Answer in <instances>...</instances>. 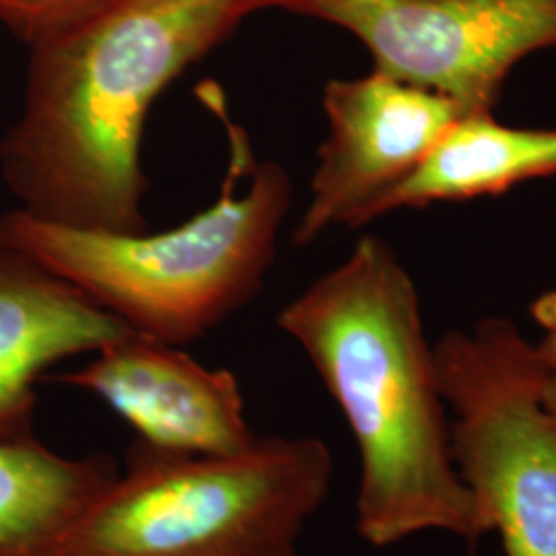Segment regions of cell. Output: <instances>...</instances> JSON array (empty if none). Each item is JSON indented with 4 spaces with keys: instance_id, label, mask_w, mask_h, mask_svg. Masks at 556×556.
<instances>
[{
    "instance_id": "1",
    "label": "cell",
    "mask_w": 556,
    "mask_h": 556,
    "mask_svg": "<svg viewBox=\"0 0 556 556\" xmlns=\"http://www.w3.org/2000/svg\"><path fill=\"white\" fill-rule=\"evenodd\" d=\"M266 0H105L31 43L0 174L20 211L77 229L144 233L140 147L163 89Z\"/></svg>"
},
{
    "instance_id": "2",
    "label": "cell",
    "mask_w": 556,
    "mask_h": 556,
    "mask_svg": "<svg viewBox=\"0 0 556 556\" xmlns=\"http://www.w3.org/2000/svg\"><path fill=\"white\" fill-rule=\"evenodd\" d=\"M277 324L316 367L357 445L358 536L376 548L425 532L468 544L489 536L457 475L415 280L392 248L361 239Z\"/></svg>"
},
{
    "instance_id": "3",
    "label": "cell",
    "mask_w": 556,
    "mask_h": 556,
    "mask_svg": "<svg viewBox=\"0 0 556 556\" xmlns=\"http://www.w3.org/2000/svg\"><path fill=\"white\" fill-rule=\"evenodd\" d=\"M199 96L225 124L231 157L219 199L163 233H112L0 217V248L20 252L77 287L130 330L167 344L204 337L262 289L293 186L273 161H256L245 130L229 118L217 85Z\"/></svg>"
},
{
    "instance_id": "4",
    "label": "cell",
    "mask_w": 556,
    "mask_h": 556,
    "mask_svg": "<svg viewBox=\"0 0 556 556\" xmlns=\"http://www.w3.org/2000/svg\"><path fill=\"white\" fill-rule=\"evenodd\" d=\"M318 438H256L236 454H169L135 439L126 468L54 556H295L330 495Z\"/></svg>"
},
{
    "instance_id": "5",
    "label": "cell",
    "mask_w": 556,
    "mask_h": 556,
    "mask_svg": "<svg viewBox=\"0 0 556 556\" xmlns=\"http://www.w3.org/2000/svg\"><path fill=\"white\" fill-rule=\"evenodd\" d=\"M435 363L457 475L489 534L505 556H556V418L536 342L514 319L486 318L439 338Z\"/></svg>"
},
{
    "instance_id": "6",
    "label": "cell",
    "mask_w": 556,
    "mask_h": 556,
    "mask_svg": "<svg viewBox=\"0 0 556 556\" xmlns=\"http://www.w3.org/2000/svg\"><path fill=\"white\" fill-rule=\"evenodd\" d=\"M351 31L374 71L495 112L517 64L556 48V0H266Z\"/></svg>"
},
{
    "instance_id": "7",
    "label": "cell",
    "mask_w": 556,
    "mask_h": 556,
    "mask_svg": "<svg viewBox=\"0 0 556 556\" xmlns=\"http://www.w3.org/2000/svg\"><path fill=\"white\" fill-rule=\"evenodd\" d=\"M330 132L319 147L312 200L293 243L305 248L337 225L378 219L381 200L417 172L464 112L456 101L371 71L324 87Z\"/></svg>"
},
{
    "instance_id": "8",
    "label": "cell",
    "mask_w": 556,
    "mask_h": 556,
    "mask_svg": "<svg viewBox=\"0 0 556 556\" xmlns=\"http://www.w3.org/2000/svg\"><path fill=\"white\" fill-rule=\"evenodd\" d=\"M56 379L100 397L160 452L236 454L256 441L238 378L155 338L130 332Z\"/></svg>"
},
{
    "instance_id": "9",
    "label": "cell",
    "mask_w": 556,
    "mask_h": 556,
    "mask_svg": "<svg viewBox=\"0 0 556 556\" xmlns=\"http://www.w3.org/2000/svg\"><path fill=\"white\" fill-rule=\"evenodd\" d=\"M130 332L71 282L0 248V439L34 435L36 383L46 369Z\"/></svg>"
},
{
    "instance_id": "10",
    "label": "cell",
    "mask_w": 556,
    "mask_h": 556,
    "mask_svg": "<svg viewBox=\"0 0 556 556\" xmlns=\"http://www.w3.org/2000/svg\"><path fill=\"white\" fill-rule=\"evenodd\" d=\"M551 176H556V128L507 126L493 112L462 114L417 172L381 200L378 217L435 202L495 197Z\"/></svg>"
},
{
    "instance_id": "11",
    "label": "cell",
    "mask_w": 556,
    "mask_h": 556,
    "mask_svg": "<svg viewBox=\"0 0 556 556\" xmlns=\"http://www.w3.org/2000/svg\"><path fill=\"white\" fill-rule=\"evenodd\" d=\"M118 472L110 456H60L34 435L0 439V556H54Z\"/></svg>"
},
{
    "instance_id": "12",
    "label": "cell",
    "mask_w": 556,
    "mask_h": 556,
    "mask_svg": "<svg viewBox=\"0 0 556 556\" xmlns=\"http://www.w3.org/2000/svg\"><path fill=\"white\" fill-rule=\"evenodd\" d=\"M105 0H0V21L29 46L85 17Z\"/></svg>"
},
{
    "instance_id": "13",
    "label": "cell",
    "mask_w": 556,
    "mask_h": 556,
    "mask_svg": "<svg viewBox=\"0 0 556 556\" xmlns=\"http://www.w3.org/2000/svg\"><path fill=\"white\" fill-rule=\"evenodd\" d=\"M532 318L542 330L536 342L538 353L551 371H556V291L544 293L530 307Z\"/></svg>"
},
{
    "instance_id": "14",
    "label": "cell",
    "mask_w": 556,
    "mask_h": 556,
    "mask_svg": "<svg viewBox=\"0 0 556 556\" xmlns=\"http://www.w3.org/2000/svg\"><path fill=\"white\" fill-rule=\"evenodd\" d=\"M542 400L548 413L556 418V371H548V378L544 381V390H542Z\"/></svg>"
},
{
    "instance_id": "15",
    "label": "cell",
    "mask_w": 556,
    "mask_h": 556,
    "mask_svg": "<svg viewBox=\"0 0 556 556\" xmlns=\"http://www.w3.org/2000/svg\"><path fill=\"white\" fill-rule=\"evenodd\" d=\"M295 556H301V555H295Z\"/></svg>"
}]
</instances>
